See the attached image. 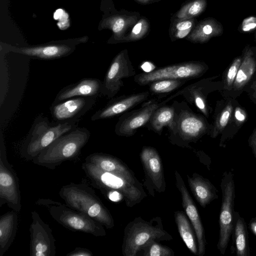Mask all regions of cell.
<instances>
[{
    "label": "cell",
    "mask_w": 256,
    "mask_h": 256,
    "mask_svg": "<svg viewBox=\"0 0 256 256\" xmlns=\"http://www.w3.org/2000/svg\"><path fill=\"white\" fill-rule=\"evenodd\" d=\"M82 169L92 184L106 196L114 192L120 194L128 207L138 204L146 196L142 184L136 178L104 171L86 161Z\"/></svg>",
    "instance_id": "cell-1"
},
{
    "label": "cell",
    "mask_w": 256,
    "mask_h": 256,
    "mask_svg": "<svg viewBox=\"0 0 256 256\" xmlns=\"http://www.w3.org/2000/svg\"><path fill=\"white\" fill-rule=\"evenodd\" d=\"M59 195L70 208L87 214L108 229L114 227L110 212L86 184L71 182L64 185L60 190Z\"/></svg>",
    "instance_id": "cell-2"
},
{
    "label": "cell",
    "mask_w": 256,
    "mask_h": 256,
    "mask_svg": "<svg viewBox=\"0 0 256 256\" xmlns=\"http://www.w3.org/2000/svg\"><path fill=\"white\" fill-rule=\"evenodd\" d=\"M90 136L86 128L78 126L56 139L32 161L36 164L54 170L63 162L78 156Z\"/></svg>",
    "instance_id": "cell-3"
},
{
    "label": "cell",
    "mask_w": 256,
    "mask_h": 256,
    "mask_svg": "<svg viewBox=\"0 0 256 256\" xmlns=\"http://www.w3.org/2000/svg\"><path fill=\"white\" fill-rule=\"evenodd\" d=\"M78 124L51 122L42 114L38 115L22 144V157L26 160H32L58 138L77 128Z\"/></svg>",
    "instance_id": "cell-4"
},
{
    "label": "cell",
    "mask_w": 256,
    "mask_h": 256,
    "mask_svg": "<svg viewBox=\"0 0 256 256\" xmlns=\"http://www.w3.org/2000/svg\"><path fill=\"white\" fill-rule=\"evenodd\" d=\"M172 239V236L164 229L160 217H154L149 221L136 217L124 228L122 252L124 256H136L152 240L160 242Z\"/></svg>",
    "instance_id": "cell-5"
},
{
    "label": "cell",
    "mask_w": 256,
    "mask_h": 256,
    "mask_svg": "<svg viewBox=\"0 0 256 256\" xmlns=\"http://www.w3.org/2000/svg\"><path fill=\"white\" fill-rule=\"evenodd\" d=\"M174 123L170 130L169 140L173 145L190 148V144L196 142L204 134L208 126L204 119L194 112L184 102L174 101Z\"/></svg>",
    "instance_id": "cell-6"
},
{
    "label": "cell",
    "mask_w": 256,
    "mask_h": 256,
    "mask_svg": "<svg viewBox=\"0 0 256 256\" xmlns=\"http://www.w3.org/2000/svg\"><path fill=\"white\" fill-rule=\"evenodd\" d=\"M36 204L44 206L54 220L68 230L96 236H104L106 234L104 226L100 222L66 204L49 198L39 199Z\"/></svg>",
    "instance_id": "cell-7"
},
{
    "label": "cell",
    "mask_w": 256,
    "mask_h": 256,
    "mask_svg": "<svg viewBox=\"0 0 256 256\" xmlns=\"http://www.w3.org/2000/svg\"><path fill=\"white\" fill-rule=\"evenodd\" d=\"M220 188L222 200L219 216L220 232L217 248L220 253L224 254L234 228L235 186L234 174L232 172L224 173Z\"/></svg>",
    "instance_id": "cell-8"
},
{
    "label": "cell",
    "mask_w": 256,
    "mask_h": 256,
    "mask_svg": "<svg viewBox=\"0 0 256 256\" xmlns=\"http://www.w3.org/2000/svg\"><path fill=\"white\" fill-rule=\"evenodd\" d=\"M206 64L197 61H189L166 66L151 72H142L134 76V81L140 86L162 80H187L198 78L206 70Z\"/></svg>",
    "instance_id": "cell-9"
},
{
    "label": "cell",
    "mask_w": 256,
    "mask_h": 256,
    "mask_svg": "<svg viewBox=\"0 0 256 256\" xmlns=\"http://www.w3.org/2000/svg\"><path fill=\"white\" fill-rule=\"evenodd\" d=\"M136 70L126 50L118 53L112 61L106 74L101 88V94L112 98L124 86L123 79L134 76Z\"/></svg>",
    "instance_id": "cell-10"
},
{
    "label": "cell",
    "mask_w": 256,
    "mask_h": 256,
    "mask_svg": "<svg viewBox=\"0 0 256 256\" xmlns=\"http://www.w3.org/2000/svg\"><path fill=\"white\" fill-rule=\"evenodd\" d=\"M6 204L20 212L22 208L19 179L12 166L8 160L4 148L0 152V207Z\"/></svg>",
    "instance_id": "cell-11"
},
{
    "label": "cell",
    "mask_w": 256,
    "mask_h": 256,
    "mask_svg": "<svg viewBox=\"0 0 256 256\" xmlns=\"http://www.w3.org/2000/svg\"><path fill=\"white\" fill-rule=\"evenodd\" d=\"M140 159L144 173V186L148 194L154 196L155 192L162 193L166 190L163 164L156 148L144 146L140 153Z\"/></svg>",
    "instance_id": "cell-12"
},
{
    "label": "cell",
    "mask_w": 256,
    "mask_h": 256,
    "mask_svg": "<svg viewBox=\"0 0 256 256\" xmlns=\"http://www.w3.org/2000/svg\"><path fill=\"white\" fill-rule=\"evenodd\" d=\"M166 103L164 100L160 102L156 100H152L144 102L136 110L122 114L116 124V134L126 137L134 136L138 128L146 126L155 110Z\"/></svg>",
    "instance_id": "cell-13"
},
{
    "label": "cell",
    "mask_w": 256,
    "mask_h": 256,
    "mask_svg": "<svg viewBox=\"0 0 256 256\" xmlns=\"http://www.w3.org/2000/svg\"><path fill=\"white\" fill-rule=\"evenodd\" d=\"M32 222L30 232V256H55L56 241L52 230L49 225L42 220L38 214L33 210L31 212Z\"/></svg>",
    "instance_id": "cell-14"
},
{
    "label": "cell",
    "mask_w": 256,
    "mask_h": 256,
    "mask_svg": "<svg viewBox=\"0 0 256 256\" xmlns=\"http://www.w3.org/2000/svg\"><path fill=\"white\" fill-rule=\"evenodd\" d=\"M96 102V98H71L52 102L50 107V112L54 122L78 123L81 118L94 106Z\"/></svg>",
    "instance_id": "cell-15"
},
{
    "label": "cell",
    "mask_w": 256,
    "mask_h": 256,
    "mask_svg": "<svg viewBox=\"0 0 256 256\" xmlns=\"http://www.w3.org/2000/svg\"><path fill=\"white\" fill-rule=\"evenodd\" d=\"M176 184L182 198V204L195 232L198 247V256H203L206 252V240L204 226L197 208L192 198L181 175L174 170Z\"/></svg>",
    "instance_id": "cell-16"
},
{
    "label": "cell",
    "mask_w": 256,
    "mask_h": 256,
    "mask_svg": "<svg viewBox=\"0 0 256 256\" xmlns=\"http://www.w3.org/2000/svg\"><path fill=\"white\" fill-rule=\"evenodd\" d=\"M150 96L149 91L122 95L111 100L91 117L92 121L112 118L129 111L145 102Z\"/></svg>",
    "instance_id": "cell-17"
},
{
    "label": "cell",
    "mask_w": 256,
    "mask_h": 256,
    "mask_svg": "<svg viewBox=\"0 0 256 256\" xmlns=\"http://www.w3.org/2000/svg\"><path fill=\"white\" fill-rule=\"evenodd\" d=\"M102 82L96 78H83L62 88L57 94L53 102L71 98L87 96L96 98L101 94Z\"/></svg>",
    "instance_id": "cell-18"
},
{
    "label": "cell",
    "mask_w": 256,
    "mask_h": 256,
    "mask_svg": "<svg viewBox=\"0 0 256 256\" xmlns=\"http://www.w3.org/2000/svg\"><path fill=\"white\" fill-rule=\"evenodd\" d=\"M74 49V46L70 44H54L27 47H13L10 50L35 58L54 60L70 54Z\"/></svg>",
    "instance_id": "cell-19"
},
{
    "label": "cell",
    "mask_w": 256,
    "mask_h": 256,
    "mask_svg": "<svg viewBox=\"0 0 256 256\" xmlns=\"http://www.w3.org/2000/svg\"><path fill=\"white\" fill-rule=\"evenodd\" d=\"M186 176L191 192L202 207L205 208L218 198V190L209 180L196 172L193 173L191 176Z\"/></svg>",
    "instance_id": "cell-20"
},
{
    "label": "cell",
    "mask_w": 256,
    "mask_h": 256,
    "mask_svg": "<svg viewBox=\"0 0 256 256\" xmlns=\"http://www.w3.org/2000/svg\"><path fill=\"white\" fill-rule=\"evenodd\" d=\"M86 162H89L104 171L122 174L136 178L134 172L118 158L102 152H94L86 156Z\"/></svg>",
    "instance_id": "cell-21"
},
{
    "label": "cell",
    "mask_w": 256,
    "mask_h": 256,
    "mask_svg": "<svg viewBox=\"0 0 256 256\" xmlns=\"http://www.w3.org/2000/svg\"><path fill=\"white\" fill-rule=\"evenodd\" d=\"M18 212L13 210L0 218V256H3L13 242L18 226Z\"/></svg>",
    "instance_id": "cell-22"
},
{
    "label": "cell",
    "mask_w": 256,
    "mask_h": 256,
    "mask_svg": "<svg viewBox=\"0 0 256 256\" xmlns=\"http://www.w3.org/2000/svg\"><path fill=\"white\" fill-rule=\"evenodd\" d=\"M174 118L175 108L174 105L164 104L155 110L146 127L148 130L160 134L164 127L167 126L169 130L172 129Z\"/></svg>",
    "instance_id": "cell-23"
},
{
    "label": "cell",
    "mask_w": 256,
    "mask_h": 256,
    "mask_svg": "<svg viewBox=\"0 0 256 256\" xmlns=\"http://www.w3.org/2000/svg\"><path fill=\"white\" fill-rule=\"evenodd\" d=\"M174 217L180 235L186 246L192 254L198 255L196 234L188 216L182 212L178 210L175 212Z\"/></svg>",
    "instance_id": "cell-24"
},
{
    "label": "cell",
    "mask_w": 256,
    "mask_h": 256,
    "mask_svg": "<svg viewBox=\"0 0 256 256\" xmlns=\"http://www.w3.org/2000/svg\"><path fill=\"white\" fill-rule=\"evenodd\" d=\"M234 237L237 256L250 255L247 227L243 218L238 212H234Z\"/></svg>",
    "instance_id": "cell-25"
},
{
    "label": "cell",
    "mask_w": 256,
    "mask_h": 256,
    "mask_svg": "<svg viewBox=\"0 0 256 256\" xmlns=\"http://www.w3.org/2000/svg\"><path fill=\"white\" fill-rule=\"evenodd\" d=\"M256 69V64L251 57L246 56L241 62L234 86L238 89L244 86L250 79Z\"/></svg>",
    "instance_id": "cell-26"
},
{
    "label": "cell",
    "mask_w": 256,
    "mask_h": 256,
    "mask_svg": "<svg viewBox=\"0 0 256 256\" xmlns=\"http://www.w3.org/2000/svg\"><path fill=\"white\" fill-rule=\"evenodd\" d=\"M188 80L165 79L153 82L149 84L150 93L157 95L168 94L176 90Z\"/></svg>",
    "instance_id": "cell-27"
},
{
    "label": "cell",
    "mask_w": 256,
    "mask_h": 256,
    "mask_svg": "<svg viewBox=\"0 0 256 256\" xmlns=\"http://www.w3.org/2000/svg\"><path fill=\"white\" fill-rule=\"evenodd\" d=\"M143 256H174V251L170 247L158 243L156 240L148 242L142 249ZM140 251V252H141Z\"/></svg>",
    "instance_id": "cell-28"
},
{
    "label": "cell",
    "mask_w": 256,
    "mask_h": 256,
    "mask_svg": "<svg viewBox=\"0 0 256 256\" xmlns=\"http://www.w3.org/2000/svg\"><path fill=\"white\" fill-rule=\"evenodd\" d=\"M204 6V4L202 0L192 1L180 10L176 14V18L178 21L188 20L200 13Z\"/></svg>",
    "instance_id": "cell-29"
},
{
    "label": "cell",
    "mask_w": 256,
    "mask_h": 256,
    "mask_svg": "<svg viewBox=\"0 0 256 256\" xmlns=\"http://www.w3.org/2000/svg\"><path fill=\"white\" fill-rule=\"evenodd\" d=\"M241 62V58H238L234 61L229 68L226 75L227 86H230L234 84Z\"/></svg>",
    "instance_id": "cell-30"
},
{
    "label": "cell",
    "mask_w": 256,
    "mask_h": 256,
    "mask_svg": "<svg viewBox=\"0 0 256 256\" xmlns=\"http://www.w3.org/2000/svg\"><path fill=\"white\" fill-rule=\"evenodd\" d=\"M232 110V107L228 106L222 112L216 122V128L218 130H222L226 126L230 117Z\"/></svg>",
    "instance_id": "cell-31"
},
{
    "label": "cell",
    "mask_w": 256,
    "mask_h": 256,
    "mask_svg": "<svg viewBox=\"0 0 256 256\" xmlns=\"http://www.w3.org/2000/svg\"><path fill=\"white\" fill-rule=\"evenodd\" d=\"M146 24L142 20L137 23L132 30V34L126 40H134L140 38L143 34L144 28H145Z\"/></svg>",
    "instance_id": "cell-32"
},
{
    "label": "cell",
    "mask_w": 256,
    "mask_h": 256,
    "mask_svg": "<svg viewBox=\"0 0 256 256\" xmlns=\"http://www.w3.org/2000/svg\"><path fill=\"white\" fill-rule=\"evenodd\" d=\"M256 27V18L250 16L244 19L242 24V29L244 32H248Z\"/></svg>",
    "instance_id": "cell-33"
},
{
    "label": "cell",
    "mask_w": 256,
    "mask_h": 256,
    "mask_svg": "<svg viewBox=\"0 0 256 256\" xmlns=\"http://www.w3.org/2000/svg\"><path fill=\"white\" fill-rule=\"evenodd\" d=\"M92 252L88 249L84 248H76L66 254L67 256H92Z\"/></svg>",
    "instance_id": "cell-34"
},
{
    "label": "cell",
    "mask_w": 256,
    "mask_h": 256,
    "mask_svg": "<svg viewBox=\"0 0 256 256\" xmlns=\"http://www.w3.org/2000/svg\"><path fill=\"white\" fill-rule=\"evenodd\" d=\"M126 26V22L122 18H116L114 22L112 28L115 34L120 33Z\"/></svg>",
    "instance_id": "cell-35"
},
{
    "label": "cell",
    "mask_w": 256,
    "mask_h": 256,
    "mask_svg": "<svg viewBox=\"0 0 256 256\" xmlns=\"http://www.w3.org/2000/svg\"><path fill=\"white\" fill-rule=\"evenodd\" d=\"M193 22L191 20H179L175 28L176 30H181L192 28Z\"/></svg>",
    "instance_id": "cell-36"
},
{
    "label": "cell",
    "mask_w": 256,
    "mask_h": 256,
    "mask_svg": "<svg viewBox=\"0 0 256 256\" xmlns=\"http://www.w3.org/2000/svg\"><path fill=\"white\" fill-rule=\"evenodd\" d=\"M192 28L181 30H177L174 34V37L176 38H182L187 36V35L190 33L191 30Z\"/></svg>",
    "instance_id": "cell-37"
},
{
    "label": "cell",
    "mask_w": 256,
    "mask_h": 256,
    "mask_svg": "<svg viewBox=\"0 0 256 256\" xmlns=\"http://www.w3.org/2000/svg\"><path fill=\"white\" fill-rule=\"evenodd\" d=\"M234 116L236 120L240 122H242L246 119L245 115L242 111V110L240 108H237L236 110L234 112Z\"/></svg>",
    "instance_id": "cell-38"
},
{
    "label": "cell",
    "mask_w": 256,
    "mask_h": 256,
    "mask_svg": "<svg viewBox=\"0 0 256 256\" xmlns=\"http://www.w3.org/2000/svg\"><path fill=\"white\" fill-rule=\"evenodd\" d=\"M250 145L256 158V132L252 135L250 140Z\"/></svg>",
    "instance_id": "cell-39"
},
{
    "label": "cell",
    "mask_w": 256,
    "mask_h": 256,
    "mask_svg": "<svg viewBox=\"0 0 256 256\" xmlns=\"http://www.w3.org/2000/svg\"><path fill=\"white\" fill-rule=\"evenodd\" d=\"M212 30V26L208 24L204 25L202 28V32L206 36H208L211 34Z\"/></svg>",
    "instance_id": "cell-40"
},
{
    "label": "cell",
    "mask_w": 256,
    "mask_h": 256,
    "mask_svg": "<svg viewBox=\"0 0 256 256\" xmlns=\"http://www.w3.org/2000/svg\"><path fill=\"white\" fill-rule=\"evenodd\" d=\"M249 226L250 230L256 236V217L251 219Z\"/></svg>",
    "instance_id": "cell-41"
},
{
    "label": "cell",
    "mask_w": 256,
    "mask_h": 256,
    "mask_svg": "<svg viewBox=\"0 0 256 256\" xmlns=\"http://www.w3.org/2000/svg\"><path fill=\"white\" fill-rule=\"evenodd\" d=\"M64 14L65 12L62 9H58L54 13V18L55 20L60 19L63 17Z\"/></svg>",
    "instance_id": "cell-42"
},
{
    "label": "cell",
    "mask_w": 256,
    "mask_h": 256,
    "mask_svg": "<svg viewBox=\"0 0 256 256\" xmlns=\"http://www.w3.org/2000/svg\"><path fill=\"white\" fill-rule=\"evenodd\" d=\"M138 0V2H146L150 0Z\"/></svg>",
    "instance_id": "cell-43"
}]
</instances>
